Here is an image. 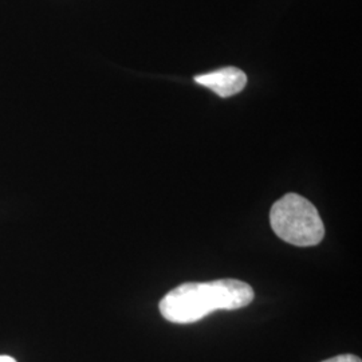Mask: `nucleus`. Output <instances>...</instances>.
<instances>
[{"mask_svg": "<svg viewBox=\"0 0 362 362\" xmlns=\"http://www.w3.org/2000/svg\"><path fill=\"white\" fill-rule=\"evenodd\" d=\"M254 300L252 287L238 279L188 282L160 300L161 315L173 324H194L212 311L238 310Z\"/></svg>", "mask_w": 362, "mask_h": 362, "instance_id": "1", "label": "nucleus"}, {"mask_svg": "<svg viewBox=\"0 0 362 362\" xmlns=\"http://www.w3.org/2000/svg\"><path fill=\"white\" fill-rule=\"evenodd\" d=\"M274 233L293 246L310 247L321 243L325 226L317 208L297 194L281 197L270 211Z\"/></svg>", "mask_w": 362, "mask_h": 362, "instance_id": "2", "label": "nucleus"}, {"mask_svg": "<svg viewBox=\"0 0 362 362\" xmlns=\"http://www.w3.org/2000/svg\"><path fill=\"white\" fill-rule=\"evenodd\" d=\"M194 82L211 89L221 98H228L245 89L247 76L236 67H224L212 73L196 76Z\"/></svg>", "mask_w": 362, "mask_h": 362, "instance_id": "3", "label": "nucleus"}, {"mask_svg": "<svg viewBox=\"0 0 362 362\" xmlns=\"http://www.w3.org/2000/svg\"><path fill=\"white\" fill-rule=\"evenodd\" d=\"M322 362H362L360 357L354 356V354H341V356H336L333 358H329L326 361Z\"/></svg>", "mask_w": 362, "mask_h": 362, "instance_id": "4", "label": "nucleus"}, {"mask_svg": "<svg viewBox=\"0 0 362 362\" xmlns=\"http://www.w3.org/2000/svg\"><path fill=\"white\" fill-rule=\"evenodd\" d=\"M0 362H16L13 360V357L8 356H0Z\"/></svg>", "mask_w": 362, "mask_h": 362, "instance_id": "5", "label": "nucleus"}]
</instances>
